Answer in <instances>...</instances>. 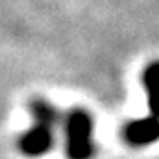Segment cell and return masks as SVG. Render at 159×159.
<instances>
[{"label": "cell", "instance_id": "6da1fadb", "mask_svg": "<svg viewBox=\"0 0 159 159\" xmlns=\"http://www.w3.org/2000/svg\"><path fill=\"white\" fill-rule=\"evenodd\" d=\"M93 154V119L85 109H72L67 119V156L69 159H91Z\"/></svg>", "mask_w": 159, "mask_h": 159}, {"label": "cell", "instance_id": "7a4b0ae2", "mask_svg": "<svg viewBox=\"0 0 159 159\" xmlns=\"http://www.w3.org/2000/svg\"><path fill=\"white\" fill-rule=\"evenodd\" d=\"M124 139L131 146H148L159 141V119L150 115L131 120L124 128Z\"/></svg>", "mask_w": 159, "mask_h": 159}, {"label": "cell", "instance_id": "3957f363", "mask_svg": "<svg viewBox=\"0 0 159 159\" xmlns=\"http://www.w3.org/2000/svg\"><path fill=\"white\" fill-rule=\"evenodd\" d=\"M50 126H43V124H35L32 129H28L20 141H19V148L24 156L28 157H39L43 154H46L52 148L54 143V135H52Z\"/></svg>", "mask_w": 159, "mask_h": 159}, {"label": "cell", "instance_id": "277c9868", "mask_svg": "<svg viewBox=\"0 0 159 159\" xmlns=\"http://www.w3.org/2000/svg\"><path fill=\"white\" fill-rule=\"evenodd\" d=\"M143 85L146 91L150 115L159 119V61H152L143 72Z\"/></svg>", "mask_w": 159, "mask_h": 159}]
</instances>
